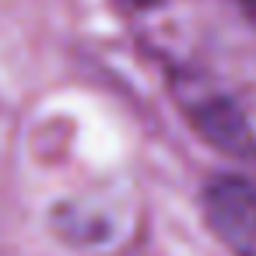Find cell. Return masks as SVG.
<instances>
[{"label":"cell","mask_w":256,"mask_h":256,"mask_svg":"<svg viewBox=\"0 0 256 256\" xmlns=\"http://www.w3.org/2000/svg\"><path fill=\"white\" fill-rule=\"evenodd\" d=\"M123 4H130V8H158L162 0H123Z\"/></svg>","instance_id":"obj_2"},{"label":"cell","mask_w":256,"mask_h":256,"mask_svg":"<svg viewBox=\"0 0 256 256\" xmlns=\"http://www.w3.org/2000/svg\"><path fill=\"white\" fill-rule=\"evenodd\" d=\"M204 210L235 256H256V182L242 176L210 179L204 190Z\"/></svg>","instance_id":"obj_1"}]
</instances>
